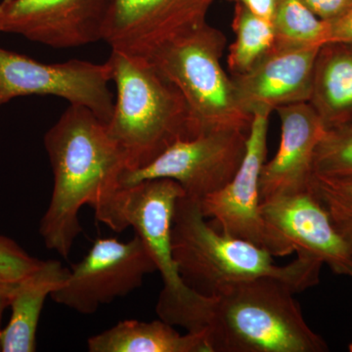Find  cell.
<instances>
[{
    "mask_svg": "<svg viewBox=\"0 0 352 352\" xmlns=\"http://www.w3.org/2000/svg\"><path fill=\"white\" fill-rule=\"evenodd\" d=\"M44 147L53 190L38 232L48 250L68 258L82 232L80 210H97L120 187L126 159L105 122L85 106L72 104L46 132Z\"/></svg>",
    "mask_w": 352,
    "mask_h": 352,
    "instance_id": "obj_1",
    "label": "cell"
},
{
    "mask_svg": "<svg viewBox=\"0 0 352 352\" xmlns=\"http://www.w3.org/2000/svg\"><path fill=\"white\" fill-rule=\"evenodd\" d=\"M289 287L272 278L229 285L201 298L189 333H204L210 352H325Z\"/></svg>",
    "mask_w": 352,
    "mask_h": 352,
    "instance_id": "obj_2",
    "label": "cell"
},
{
    "mask_svg": "<svg viewBox=\"0 0 352 352\" xmlns=\"http://www.w3.org/2000/svg\"><path fill=\"white\" fill-rule=\"evenodd\" d=\"M171 248L182 281L204 296H215L231 284L264 277L300 293L319 283L323 266L303 256L277 265L267 250L215 229L206 221L200 201L187 196L176 203Z\"/></svg>",
    "mask_w": 352,
    "mask_h": 352,
    "instance_id": "obj_3",
    "label": "cell"
},
{
    "mask_svg": "<svg viewBox=\"0 0 352 352\" xmlns=\"http://www.w3.org/2000/svg\"><path fill=\"white\" fill-rule=\"evenodd\" d=\"M107 62L117 98L106 126L124 154L126 171L144 168L177 141L193 138L184 97L149 60L112 50Z\"/></svg>",
    "mask_w": 352,
    "mask_h": 352,
    "instance_id": "obj_4",
    "label": "cell"
},
{
    "mask_svg": "<svg viewBox=\"0 0 352 352\" xmlns=\"http://www.w3.org/2000/svg\"><path fill=\"white\" fill-rule=\"evenodd\" d=\"M226 46L223 32L206 21L144 57L182 92L193 138L223 131L249 134L251 129L252 116L241 107L231 76L220 62Z\"/></svg>",
    "mask_w": 352,
    "mask_h": 352,
    "instance_id": "obj_5",
    "label": "cell"
},
{
    "mask_svg": "<svg viewBox=\"0 0 352 352\" xmlns=\"http://www.w3.org/2000/svg\"><path fill=\"white\" fill-rule=\"evenodd\" d=\"M185 195L175 180H144L120 186L94 210L95 217L116 232L134 229L145 243L163 279L156 305L157 316L175 325L196 302L199 294L182 281L171 248L176 203Z\"/></svg>",
    "mask_w": 352,
    "mask_h": 352,
    "instance_id": "obj_6",
    "label": "cell"
},
{
    "mask_svg": "<svg viewBox=\"0 0 352 352\" xmlns=\"http://www.w3.org/2000/svg\"><path fill=\"white\" fill-rule=\"evenodd\" d=\"M157 271L143 240L98 238L89 252L69 270L68 277L50 298L78 314H94L103 305L124 298Z\"/></svg>",
    "mask_w": 352,
    "mask_h": 352,
    "instance_id": "obj_7",
    "label": "cell"
},
{
    "mask_svg": "<svg viewBox=\"0 0 352 352\" xmlns=\"http://www.w3.org/2000/svg\"><path fill=\"white\" fill-rule=\"evenodd\" d=\"M270 113L252 115L247 147L239 170L223 188L200 201L206 219L215 229L231 237L267 250L273 256H287L294 250L275 232L261 214L259 177L267 154Z\"/></svg>",
    "mask_w": 352,
    "mask_h": 352,
    "instance_id": "obj_8",
    "label": "cell"
},
{
    "mask_svg": "<svg viewBox=\"0 0 352 352\" xmlns=\"http://www.w3.org/2000/svg\"><path fill=\"white\" fill-rule=\"evenodd\" d=\"M111 82L108 62L45 64L0 47V108L18 97L51 95L85 106L107 124L115 102Z\"/></svg>",
    "mask_w": 352,
    "mask_h": 352,
    "instance_id": "obj_9",
    "label": "cell"
},
{
    "mask_svg": "<svg viewBox=\"0 0 352 352\" xmlns=\"http://www.w3.org/2000/svg\"><path fill=\"white\" fill-rule=\"evenodd\" d=\"M248 135L223 131L177 141L144 168L124 171L120 186L166 178L177 182L188 198L201 201L231 182L244 159Z\"/></svg>",
    "mask_w": 352,
    "mask_h": 352,
    "instance_id": "obj_10",
    "label": "cell"
},
{
    "mask_svg": "<svg viewBox=\"0 0 352 352\" xmlns=\"http://www.w3.org/2000/svg\"><path fill=\"white\" fill-rule=\"evenodd\" d=\"M214 0H111L102 41L112 50L147 57L160 45L206 22Z\"/></svg>",
    "mask_w": 352,
    "mask_h": 352,
    "instance_id": "obj_11",
    "label": "cell"
},
{
    "mask_svg": "<svg viewBox=\"0 0 352 352\" xmlns=\"http://www.w3.org/2000/svg\"><path fill=\"white\" fill-rule=\"evenodd\" d=\"M111 0H3L0 32L20 34L54 48L102 41Z\"/></svg>",
    "mask_w": 352,
    "mask_h": 352,
    "instance_id": "obj_12",
    "label": "cell"
},
{
    "mask_svg": "<svg viewBox=\"0 0 352 352\" xmlns=\"http://www.w3.org/2000/svg\"><path fill=\"white\" fill-rule=\"evenodd\" d=\"M261 214L298 256L327 265L335 274L352 277V249L311 192L261 201Z\"/></svg>",
    "mask_w": 352,
    "mask_h": 352,
    "instance_id": "obj_13",
    "label": "cell"
},
{
    "mask_svg": "<svg viewBox=\"0 0 352 352\" xmlns=\"http://www.w3.org/2000/svg\"><path fill=\"white\" fill-rule=\"evenodd\" d=\"M322 47V46H321ZM319 46L275 43L251 69L231 75L241 107L249 115L309 102Z\"/></svg>",
    "mask_w": 352,
    "mask_h": 352,
    "instance_id": "obj_14",
    "label": "cell"
},
{
    "mask_svg": "<svg viewBox=\"0 0 352 352\" xmlns=\"http://www.w3.org/2000/svg\"><path fill=\"white\" fill-rule=\"evenodd\" d=\"M275 111L281 122V138L276 155L261 170V201L311 192L315 150L327 129L309 102Z\"/></svg>",
    "mask_w": 352,
    "mask_h": 352,
    "instance_id": "obj_15",
    "label": "cell"
},
{
    "mask_svg": "<svg viewBox=\"0 0 352 352\" xmlns=\"http://www.w3.org/2000/svg\"><path fill=\"white\" fill-rule=\"evenodd\" d=\"M69 272L61 261L48 259L15 284L9 305L10 320L0 330V351H36V332L44 303L61 287Z\"/></svg>",
    "mask_w": 352,
    "mask_h": 352,
    "instance_id": "obj_16",
    "label": "cell"
},
{
    "mask_svg": "<svg viewBox=\"0 0 352 352\" xmlns=\"http://www.w3.org/2000/svg\"><path fill=\"white\" fill-rule=\"evenodd\" d=\"M309 103L327 129L352 122V44L322 46L315 62Z\"/></svg>",
    "mask_w": 352,
    "mask_h": 352,
    "instance_id": "obj_17",
    "label": "cell"
},
{
    "mask_svg": "<svg viewBox=\"0 0 352 352\" xmlns=\"http://www.w3.org/2000/svg\"><path fill=\"white\" fill-rule=\"evenodd\" d=\"M166 321L124 320L87 340L89 352H210L205 335H182Z\"/></svg>",
    "mask_w": 352,
    "mask_h": 352,
    "instance_id": "obj_18",
    "label": "cell"
},
{
    "mask_svg": "<svg viewBox=\"0 0 352 352\" xmlns=\"http://www.w3.org/2000/svg\"><path fill=\"white\" fill-rule=\"evenodd\" d=\"M232 29L236 38L229 48L228 67L231 75H241L273 47L276 36L270 21L254 15L238 2Z\"/></svg>",
    "mask_w": 352,
    "mask_h": 352,
    "instance_id": "obj_19",
    "label": "cell"
},
{
    "mask_svg": "<svg viewBox=\"0 0 352 352\" xmlns=\"http://www.w3.org/2000/svg\"><path fill=\"white\" fill-rule=\"evenodd\" d=\"M271 23L275 43L319 47L330 43V23L317 17L302 0H277Z\"/></svg>",
    "mask_w": 352,
    "mask_h": 352,
    "instance_id": "obj_20",
    "label": "cell"
},
{
    "mask_svg": "<svg viewBox=\"0 0 352 352\" xmlns=\"http://www.w3.org/2000/svg\"><path fill=\"white\" fill-rule=\"evenodd\" d=\"M314 175L352 178V122L326 129L315 150Z\"/></svg>",
    "mask_w": 352,
    "mask_h": 352,
    "instance_id": "obj_21",
    "label": "cell"
},
{
    "mask_svg": "<svg viewBox=\"0 0 352 352\" xmlns=\"http://www.w3.org/2000/svg\"><path fill=\"white\" fill-rule=\"evenodd\" d=\"M310 191L327 210L333 223L352 219V178L314 175Z\"/></svg>",
    "mask_w": 352,
    "mask_h": 352,
    "instance_id": "obj_22",
    "label": "cell"
},
{
    "mask_svg": "<svg viewBox=\"0 0 352 352\" xmlns=\"http://www.w3.org/2000/svg\"><path fill=\"white\" fill-rule=\"evenodd\" d=\"M41 261L32 258L15 241L0 235V275L18 282L38 267Z\"/></svg>",
    "mask_w": 352,
    "mask_h": 352,
    "instance_id": "obj_23",
    "label": "cell"
},
{
    "mask_svg": "<svg viewBox=\"0 0 352 352\" xmlns=\"http://www.w3.org/2000/svg\"><path fill=\"white\" fill-rule=\"evenodd\" d=\"M317 16L326 22L342 17L352 7V0H302Z\"/></svg>",
    "mask_w": 352,
    "mask_h": 352,
    "instance_id": "obj_24",
    "label": "cell"
},
{
    "mask_svg": "<svg viewBox=\"0 0 352 352\" xmlns=\"http://www.w3.org/2000/svg\"><path fill=\"white\" fill-rule=\"evenodd\" d=\"M329 23L330 43L352 44V7L342 17Z\"/></svg>",
    "mask_w": 352,
    "mask_h": 352,
    "instance_id": "obj_25",
    "label": "cell"
},
{
    "mask_svg": "<svg viewBox=\"0 0 352 352\" xmlns=\"http://www.w3.org/2000/svg\"><path fill=\"white\" fill-rule=\"evenodd\" d=\"M258 17L272 21L276 10L277 0H236Z\"/></svg>",
    "mask_w": 352,
    "mask_h": 352,
    "instance_id": "obj_26",
    "label": "cell"
},
{
    "mask_svg": "<svg viewBox=\"0 0 352 352\" xmlns=\"http://www.w3.org/2000/svg\"><path fill=\"white\" fill-rule=\"evenodd\" d=\"M337 227L338 230L342 234V237L351 245L352 249V219L346 220V221L333 223Z\"/></svg>",
    "mask_w": 352,
    "mask_h": 352,
    "instance_id": "obj_27",
    "label": "cell"
},
{
    "mask_svg": "<svg viewBox=\"0 0 352 352\" xmlns=\"http://www.w3.org/2000/svg\"><path fill=\"white\" fill-rule=\"evenodd\" d=\"M12 289L0 291V322H1L2 314H3L4 310L10 305V296Z\"/></svg>",
    "mask_w": 352,
    "mask_h": 352,
    "instance_id": "obj_28",
    "label": "cell"
},
{
    "mask_svg": "<svg viewBox=\"0 0 352 352\" xmlns=\"http://www.w3.org/2000/svg\"><path fill=\"white\" fill-rule=\"evenodd\" d=\"M17 282H12L10 280L6 279V278L2 277L0 275V291H6V289H12L14 285Z\"/></svg>",
    "mask_w": 352,
    "mask_h": 352,
    "instance_id": "obj_29",
    "label": "cell"
},
{
    "mask_svg": "<svg viewBox=\"0 0 352 352\" xmlns=\"http://www.w3.org/2000/svg\"><path fill=\"white\" fill-rule=\"evenodd\" d=\"M349 351L352 352V342H351V344H349Z\"/></svg>",
    "mask_w": 352,
    "mask_h": 352,
    "instance_id": "obj_30",
    "label": "cell"
}]
</instances>
